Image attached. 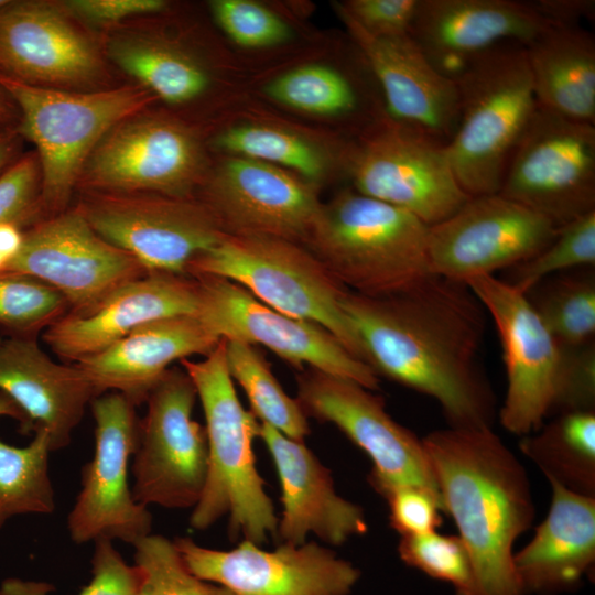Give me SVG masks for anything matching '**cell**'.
<instances>
[{
	"label": "cell",
	"mask_w": 595,
	"mask_h": 595,
	"mask_svg": "<svg viewBox=\"0 0 595 595\" xmlns=\"http://www.w3.org/2000/svg\"><path fill=\"white\" fill-rule=\"evenodd\" d=\"M398 553L404 564L451 584L456 595H476L472 559L459 536L433 531L401 537Z\"/></svg>",
	"instance_id": "39"
},
{
	"label": "cell",
	"mask_w": 595,
	"mask_h": 595,
	"mask_svg": "<svg viewBox=\"0 0 595 595\" xmlns=\"http://www.w3.org/2000/svg\"><path fill=\"white\" fill-rule=\"evenodd\" d=\"M219 149L286 170L315 183L328 170V161L306 139L272 126L242 125L229 128L217 137Z\"/></svg>",
	"instance_id": "36"
},
{
	"label": "cell",
	"mask_w": 595,
	"mask_h": 595,
	"mask_svg": "<svg viewBox=\"0 0 595 595\" xmlns=\"http://www.w3.org/2000/svg\"><path fill=\"white\" fill-rule=\"evenodd\" d=\"M174 543L191 572L234 595H349L361 574L314 541L281 543L273 551L247 540L227 551L204 548L187 537Z\"/></svg>",
	"instance_id": "17"
},
{
	"label": "cell",
	"mask_w": 595,
	"mask_h": 595,
	"mask_svg": "<svg viewBox=\"0 0 595 595\" xmlns=\"http://www.w3.org/2000/svg\"><path fill=\"white\" fill-rule=\"evenodd\" d=\"M420 0H347L337 6L361 30L377 37L410 34Z\"/></svg>",
	"instance_id": "45"
},
{
	"label": "cell",
	"mask_w": 595,
	"mask_h": 595,
	"mask_svg": "<svg viewBox=\"0 0 595 595\" xmlns=\"http://www.w3.org/2000/svg\"><path fill=\"white\" fill-rule=\"evenodd\" d=\"M22 244L23 234L19 230L17 224H0V256L6 260L7 264L18 255Z\"/></svg>",
	"instance_id": "49"
},
{
	"label": "cell",
	"mask_w": 595,
	"mask_h": 595,
	"mask_svg": "<svg viewBox=\"0 0 595 595\" xmlns=\"http://www.w3.org/2000/svg\"><path fill=\"white\" fill-rule=\"evenodd\" d=\"M210 9L219 28L242 47H270L291 36L285 21L256 1L215 0L210 2Z\"/></svg>",
	"instance_id": "42"
},
{
	"label": "cell",
	"mask_w": 595,
	"mask_h": 595,
	"mask_svg": "<svg viewBox=\"0 0 595 595\" xmlns=\"http://www.w3.org/2000/svg\"><path fill=\"white\" fill-rule=\"evenodd\" d=\"M273 461L283 506L275 537L301 545L310 533L331 545L367 532L363 508L339 496L331 470L302 441L260 423L259 435Z\"/></svg>",
	"instance_id": "25"
},
{
	"label": "cell",
	"mask_w": 595,
	"mask_h": 595,
	"mask_svg": "<svg viewBox=\"0 0 595 595\" xmlns=\"http://www.w3.org/2000/svg\"><path fill=\"white\" fill-rule=\"evenodd\" d=\"M524 47L538 105L594 125V35L578 25H552Z\"/></svg>",
	"instance_id": "29"
},
{
	"label": "cell",
	"mask_w": 595,
	"mask_h": 595,
	"mask_svg": "<svg viewBox=\"0 0 595 595\" xmlns=\"http://www.w3.org/2000/svg\"><path fill=\"white\" fill-rule=\"evenodd\" d=\"M0 342H1V338H0Z\"/></svg>",
	"instance_id": "55"
},
{
	"label": "cell",
	"mask_w": 595,
	"mask_h": 595,
	"mask_svg": "<svg viewBox=\"0 0 595 595\" xmlns=\"http://www.w3.org/2000/svg\"><path fill=\"white\" fill-rule=\"evenodd\" d=\"M0 392L21 409L22 432H46L52 452L68 445L87 403L98 396L75 364L55 363L28 338L1 339Z\"/></svg>",
	"instance_id": "27"
},
{
	"label": "cell",
	"mask_w": 595,
	"mask_h": 595,
	"mask_svg": "<svg viewBox=\"0 0 595 595\" xmlns=\"http://www.w3.org/2000/svg\"><path fill=\"white\" fill-rule=\"evenodd\" d=\"M342 307L378 377L434 399L450 426L491 428L495 399L479 365L486 311L466 283L433 274L389 296L347 291Z\"/></svg>",
	"instance_id": "1"
},
{
	"label": "cell",
	"mask_w": 595,
	"mask_h": 595,
	"mask_svg": "<svg viewBox=\"0 0 595 595\" xmlns=\"http://www.w3.org/2000/svg\"><path fill=\"white\" fill-rule=\"evenodd\" d=\"M595 210L559 228L553 240L530 259L508 270L505 280L526 293L539 281L569 270L594 268Z\"/></svg>",
	"instance_id": "38"
},
{
	"label": "cell",
	"mask_w": 595,
	"mask_h": 595,
	"mask_svg": "<svg viewBox=\"0 0 595 595\" xmlns=\"http://www.w3.org/2000/svg\"><path fill=\"white\" fill-rule=\"evenodd\" d=\"M51 444L46 432L17 447L0 440V528L12 517L47 515L55 508L48 472Z\"/></svg>",
	"instance_id": "35"
},
{
	"label": "cell",
	"mask_w": 595,
	"mask_h": 595,
	"mask_svg": "<svg viewBox=\"0 0 595 595\" xmlns=\"http://www.w3.org/2000/svg\"><path fill=\"white\" fill-rule=\"evenodd\" d=\"M39 180L34 156H25L0 175V224L22 219L32 208Z\"/></svg>",
	"instance_id": "46"
},
{
	"label": "cell",
	"mask_w": 595,
	"mask_h": 595,
	"mask_svg": "<svg viewBox=\"0 0 595 595\" xmlns=\"http://www.w3.org/2000/svg\"><path fill=\"white\" fill-rule=\"evenodd\" d=\"M111 58L140 86L166 102L183 104L202 95L208 77L184 53L145 40H119L109 46Z\"/></svg>",
	"instance_id": "33"
},
{
	"label": "cell",
	"mask_w": 595,
	"mask_h": 595,
	"mask_svg": "<svg viewBox=\"0 0 595 595\" xmlns=\"http://www.w3.org/2000/svg\"><path fill=\"white\" fill-rule=\"evenodd\" d=\"M187 274L232 281L266 305L321 325L364 361L358 337L342 307L348 290L302 244L225 235L191 261Z\"/></svg>",
	"instance_id": "6"
},
{
	"label": "cell",
	"mask_w": 595,
	"mask_h": 595,
	"mask_svg": "<svg viewBox=\"0 0 595 595\" xmlns=\"http://www.w3.org/2000/svg\"><path fill=\"white\" fill-rule=\"evenodd\" d=\"M203 204L225 235L299 244L323 205L313 183L281 167L232 155L212 177Z\"/></svg>",
	"instance_id": "19"
},
{
	"label": "cell",
	"mask_w": 595,
	"mask_h": 595,
	"mask_svg": "<svg viewBox=\"0 0 595 595\" xmlns=\"http://www.w3.org/2000/svg\"><path fill=\"white\" fill-rule=\"evenodd\" d=\"M562 227L595 210V126L538 105L498 192Z\"/></svg>",
	"instance_id": "9"
},
{
	"label": "cell",
	"mask_w": 595,
	"mask_h": 595,
	"mask_svg": "<svg viewBox=\"0 0 595 595\" xmlns=\"http://www.w3.org/2000/svg\"><path fill=\"white\" fill-rule=\"evenodd\" d=\"M466 284L493 318L502 348L507 390L500 423L515 435L533 433L552 415L561 346L516 286L494 275Z\"/></svg>",
	"instance_id": "15"
},
{
	"label": "cell",
	"mask_w": 595,
	"mask_h": 595,
	"mask_svg": "<svg viewBox=\"0 0 595 595\" xmlns=\"http://www.w3.org/2000/svg\"><path fill=\"white\" fill-rule=\"evenodd\" d=\"M197 315H178L143 324L104 350L75 363L97 394L115 391L133 405L175 360L209 354L219 343Z\"/></svg>",
	"instance_id": "26"
},
{
	"label": "cell",
	"mask_w": 595,
	"mask_h": 595,
	"mask_svg": "<svg viewBox=\"0 0 595 595\" xmlns=\"http://www.w3.org/2000/svg\"><path fill=\"white\" fill-rule=\"evenodd\" d=\"M11 97L0 83V123L4 122L12 113Z\"/></svg>",
	"instance_id": "52"
},
{
	"label": "cell",
	"mask_w": 595,
	"mask_h": 595,
	"mask_svg": "<svg viewBox=\"0 0 595 595\" xmlns=\"http://www.w3.org/2000/svg\"><path fill=\"white\" fill-rule=\"evenodd\" d=\"M72 12L97 22H115L125 18L162 11V0H72L65 2Z\"/></svg>",
	"instance_id": "47"
},
{
	"label": "cell",
	"mask_w": 595,
	"mask_h": 595,
	"mask_svg": "<svg viewBox=\"0 0 595 595\" xmlns=\"http://www.w3.org/2000/svg\"><path fill=\"white\" fill-rule=\"evenodd\" d=\"M454 80L459 117L445 145L450 163L467 195L497 194L538 107L526 47L500 43L472 61Z\"/></svg>",
	"instance_id": "5"
},
{
	"label": "cell",
	"mask_w": 595,
	"mask_h": 595,
	"mask_svg": "<svg viewBox=\"0 0 595 595\" xmlns=\"http://www.w3.org/2000/svg\"><path fill=\"white\" fill-rule=\"evenodd\" d=\"M95 453L82 469V488L67 518L71 539H99L133 544L151 533L152 516L136 501L129 484V463L139 437L134 405L121 393L95 397Z\"/></svg>",
	"instance_id": "13"
},
{
	"label": "cell",
	"mask_w": 595,
	"mask_h": 595,
	"mask_svg": "<svg viewBox=\"0 0 595 595\" xmlns=\"http://www.w3.org/2000/svg\"><path fill=\"white\" fill-rule=\"evenodd\" d=\"M226 361L231 379L245 391L258 421L304 442L310 434L307 416L296 398L284 391L258 347L226 340Z\"/></svg>",
	"instance_id": "34"
},
{
	"label": "cell",
	"mask_w": 595,
	"mask_h": 595,
	"mask_svg": "<svg viewBox=\"0 0 595 595\" xmlns=\"http://www.w3.org/2000/svg\"><path fill=\"white\" fill-rule=\"evenodd\" d=\"M389 507V521L400 537L436 531L442 523V499L418 486H397L381 494Z\"/></svg>",
	"instance_id": "44"
},
{
	"label": "cell",
	"mask_w": 595,
	"mask_h": 595,
	"mask_svg": "<svg viewBox=\"0 0 595 595\" xmlns=\"http://www.w3.org/2000/svg\"><path fill=\"white\" fill-rule=\"evenodd\" d=\"M550 26L533 1L420 0L410 35L434 67L455 79L494 46H527Z\"/></svg>",
	"instance_id": "23"
},
{
	"label": "cell",
	"mask_w": 595,
	"mask_h": 595,
	"mask_svg": "<svg viewBox=\"0 0 595 595\" xmlns=\"http://www.w3.org/2000/svg\"><path fill=\"white\" fill-rule=\"evenodd\" d=\"M6 266H7L6 260L0 256V273H3Z\"/></svg>",
	"instance_id": "53"
},
{
	"label": "cell",
	"mask_w": 595,
	"mask_h": 595,
	"mask_svg": "<svg viewBox=\"0 0 595 595\" xmlns=\"http://www.w3.org/2000/svg\"><path fill=\"white\" fill-rule=\"evenodd\" d=\"M199 300L196 278L149 272L118 285L86 309L62 315L47 326L43 339L56 355L76 363L149 322L196 315Z\"/></svg>",
	"instance_id": "22"
},
{
	"label": "cell",
	"mask_w": 595,
	"mask_h": 595,
	"mask_svg": "<svg viewBox=\"0 0 595 595\" xmlns=\"http://www.w3.org/2000/svg\"><path fill=\"white\" fill-rule=\"evenodd\" d=\"M100 71L91 43L56 7L42 1L0 7V75L57 88L91 83Z\"/></svg>",
	"instance_id": "24"
},
{
	"label": "cell",
	"mask_w": 595,
	"mask_h": 595,
	"mask_svg": "<svg viewBox=\"0 0 595 595\" xmlns=\"http://www.w3.org/2000/svg\"><path fill=\"white\" fill-rule=\"evenodd\" d=\"M521 436L519 448L548 478L583 495L595 496V412L550 418Z\"/></svg>",
	"instance_id": "30"
},
{
	"label": "cell",
	"mask_w": 595,
	"mask_h": 595,
	"mask_svg": "<svg viewBox=\"0 0 595 595\" xmlns=\"http://www.w3.org/2000/svg\"><path fill=\"white\" fill-rule=\"evenodd\" d=\"M14 150L13 137L7 132L0 131V171L11 159Z\"/></svg>",
	"instance_id": "51"
},
{
	"label": "cell",
	"mask_w": 595,
	"mask_h": 595,
	"mask_svg": "<svg viewBox=\"0 0 595 595\" xmlns=\"http://www.w3.org/2000/svg\"><path fill=\"white\" fill-rule=\"evenodd\" d=\"M132 545L139 572L138 595H234L191 572L174 541L166 537L150 533Z\"/></svg>",
	"instance_id": "37"
},
{
	"label": "cell",
	"mask_w": 595,
	"mask_h": 595,
	"mask_svg": "<svg viewBox=\"0 0 595 595\" xmlns=\"http://www.w3.org/2000/svg\"><path fill=\"white\" fill-rule=\"evenodd\" d=\"M346 169L355 191L428 226L446 219L470 197L454 174L445 145L388 116L360 133Z\"/></svg>",
	"instance_id": "8"
},
{
	"label": "cell",
	"mask_w": 595,
	"mask_h": 595,
	"mask_svg": "<svg viewBox=\"0 0 595 595\" xmlns=\"http://www.w3.org/2000/svg\"><path fill=\"white\" fill-rule=\"evenodd\" d=\"M195 278L201 288L196 315L218 338L261 345L300 370L306 366L372 391L379 388L370 366L321 325L281 313L227 279Z\"/></svg>",
	"instance_id": "12"
},
{
	"label": "cell",
	"mask_w": 595,
	"mask_h": 595,
	"mask_svg": "<svg viewBox=\"0 0 595 595\" xmlns=\"http://www.w3.org/2000/svg\"><path fill=\"white\" fill-rule=\"evenodd\" d=\"M22 115L20 131L39 153L42 198L62 207L97 144L115 127L133 118L153 98L140 85L73 93L30 85L0 75Z\"/></svg>",
	"instance_id": "7"
},
{
	"label": "cell",
	"mask_w": 595,
	"mask_h": 595,
	"mask_svg": "<svg viewBox=\"0 0 595 595\" xmlns=\"http://www.w3.org/2000/svg\"><path fill=\"white\" fill-rule=\"evenodd\" d=\"M7 2V0H0V7L3 6Z\"/></svg>",
	"instance_id": "54"
},
{
	"label": "cell",
	"mask_w": 595,
	"mask_h": 595,
	"mask_svg": "<svg viewBox=\"0 0 595 595\" xmlns=\"http://www.w3.org/2000/svg\"><path fill=\"white\" fill-rule=\"evenodd\" d=\"M199 167V147L187 129L165 119L132 118L102 138L80 177L112 194L148 191L184 197Z\"/></svg>",
	"instance_id": "20"
},
{
	"label": "cell",
	"mask_w": 595,
	"mask_h": 595,
	"mask_svg": "<svg viewBox=\"0 0 595 595\" xmlns=\"http://www.w3.org/2000/svg\"><path fill=\"white\" fill-rule=\"evenodd\" d=\"M266 90L282 105L307 113L359 117L366 130L387 116L383 102L367 98L351 75L327 65L296 67L272 80Z\"/></svg>",
	"instance_id": "31"
},
{
	"label": "cell",
	"mask_w": 595,
	"mask_h": 595,
	"mask_svg": "<svg viewBox=\"0 0 595 595\" xmlns=\"http://www.w3.org/2000/svg\"><path fill=\"white\" fill-rule=\"evenodd\" d=\"M561 346V361L552 416L595 412V342Z\"/></svg>",
	"instance_id": "43"
},
{
	"label": "cell",
	"mask_w": 595,
	"mask_h": 595,
	"mask_svg": "<svg viewBox=\"0 0 595 595\" xmlns=\"http://www.w3.org/2000/svg\"><path fill=\"white\" fill-rule=\"evenodd\" d=\"M538 11L555 26H577L582 19H594V0H538Z\"/></svg>",
	"instance_id": "48"
},
{
	"label": "cell",
	"mask_w": 595,
	"mask_h": 595,
	"mask_svg": "<svg viewBox=\"0 0 595 595\" xmlns=\"http://www.w3.org/2000/svg\"><path fill=\"white\" fill-rule=\"evenodd\" d=\"M428 229L403 209L345 190L322 205L302 245L345 289L380 298L433 275Z\"/></svg>",
	"instance_id": "4"
},
{
	"label": "cell",
	"mask_w": 595,
	"mask_h": 595,
	"mask_svg": "<svg viewBox=\"0 0 595 595\" xmlns=\"http://www.w3.org/2000/svg\"><path fill=\"white\" fill-rule=\"evenodd\" d=\"M296 383L305 415L334 424L370 457L368 480L379 495L410 485L441 497L422 439L390 416L380 396L313 368L302 369Z\"/></svg>",
	"instance_id": "11"
},
{
	"label": "cell",
	"mask_w": 595,
	"mask_h": 595,
	"mask_svg": "<svg viewBox=\"0 0 595 595\" xmlns=\"http://www.w3.org/2000/svg\"><path fill=\"white\" fill-rule=\"evenodd\" d=\"M201 400L207 437V475L190 523L206 530L228 516L230 540L261 545L275 536L278 517L256 466L252 442L260 422L244 409L226 361V340L201 360H180Z\"/></svg>",
	"instance_id": "3"
},
{
	"label": "cell",
	"mask_w": 595,
	"mask_h": 595,
	"mask_svg": "<svg viewBox=\"0 0 595 595\" xmlns=\"http://www.w3.org/2000/svg\"><path fill=\"white\" fill-rule=\"evenodd\" d=\"M443 510L473 563L476 595H523L513 545L534 519L526 469L491 428H453L422 439Z\"/></svg>",
	"instance_id": "2"
},
{
	"label": "cell",
	"mask_w": 595,
	"mask_h": 595,
	"mask_svg": "<svg viewBox=\"0 0 595 595\" xmlns=\"http://www.w3.org/2000/svg\"><path fill=\"white\" fill-rule=\"evenodd\" d=\"M549 483L552 497L548 515L513 555L523 595L574 591L595 562V496Z\"/></svg>",
	"instance_id": "28"
},
{
	"label": "cell",
	"mask_w": 595,
	"mask_h": 595,
	"mask_svg": "<svg viewBox=\"0 0 595 595\" xmlns=\"http://www.w3.org/2000/svg\"><path fill=\"white\" fill-rule=\"evenodd\" d=\"M66 299L47 283L25 274L0 273V324L26 331L62 316Z\"/></svg>",
	"instance_id": "40"
},
{
	"label": "cell",
	"mask_w": 595,
	"mask_h": 595,
	"mask_svg": "<svg viewBox=\"0 0 595 595\" xmlns=\"http://www.w3.org/2000/svg\"><path fill=\"white\" fill-rule=\"evenodd\" d=\"M52 587L44 582L9 578L2 582L0 595H50ZM139 572L129 565L111 540L95 541L91 558V580L77 595H138Z\"/></svg>",
	"instance_id": "41"
},
{
	"label": "cell",
	"mask_w": 595,
	"mask_h": 595,
	"mask_svg": "<svg viewBox=\"0 0 595 595\" xmlns=\"http://www.w3.org/2000/svg\"><path fill=\"white\" fill-rule=\"evenodd\" d=\"M79 209L101 238L148 273L186 275L191 261L225 236L203 203L184 197L109 194Z\"/></svg>",
	"instance_id": "16"
},
{
	"label": "cell",
	"mask_w": 595,
	"mask_h": 595,
	"mask_svg": "<svg viewBox=\"0 0 595 595\" xmlns=\"http://www.w3.org/2000/svg\"><path fill=\"white\" fill-rule=\"evenodd\" d=\"M338 13L375 77L387 116L446 145L459 117L456 82L433 66L410 34L372 36Z\"/></svg>",
	"instance_id": "21"
},
{
	"label": "cell",
	"mask_w": 595,
	"mask_h": 595,
	"mask_svg": "<svg viewBox=\"0 0 595 595\" xmlns=\"http://www.w3.org/2000/svg\"><path fill=\"white\" fill-rule=\"evenodd\" d=\"M196 389L184 370L169 369L151 389L132 462L137 502L194 508L207 475L205 428L192 418Z\"/></svg>",
	"instance_id": "10"
},
{
	"label": "cell",
	"mask_w": 595,
	"mask_h": 595,
	"mask_svg": "<svg viewBox=\"0 0 595 595\" xmlns=\"http://www.w3.org/2000/svg\"><path fill=\"white\" fill-rule=\"evenodd\" d=\"M524 294L560 345L578 346L594 340L593 268H578L550 275L536 283Z\"/></svg>",
	"instance_id": "32"
},
{
	"label": "cell",
	"mask_w": 595,
	"mask_h": 595,
	"mask_svg": "<svg viewBox=\"0 0 595 595\" xmlns=\"http://www.w3.org/2000/svg\"><path fill=\"white\" fill-rule=\"evenodd\" d=\"M4 272L36 278L74 310L86 309L118 285L148 273L129 253L101 238L80 209L51 218L23 235Z\"/></svg>",
	"instance_id": "18"
},
{
	"label": "cell",
	"mask_w": 595,
	"mask_h": 595,
	"mask_svg": "<svg viewBox=\"0 0 595 595\" xmlns=\"http://www.w3.org/2000/svg\"><path fill=\"white\" fill-rule=\"evenodd\" d=\"M0 416H11L18 420L21 424V430L25 424V418L21 409L3 392H0Z\"/></svg>",
	"instance_id": "50"
},
{
	"label": "cell",
	"mask_w": 595,
	"mask_h": 595,
	"mask_svg": "<svg viewBox=\"0 0 595 595\" xmlns=\"http://www.w3.org/2000/svg\"><path fill=\"white\" fill-rule=\"evenodd\" d=\"M556 227L499 193L470 196L453 215L429 226L432 274L466 283L519 264L548 246Z\"/></svg>",
	"instance_id": "14"
}]
</instances>
